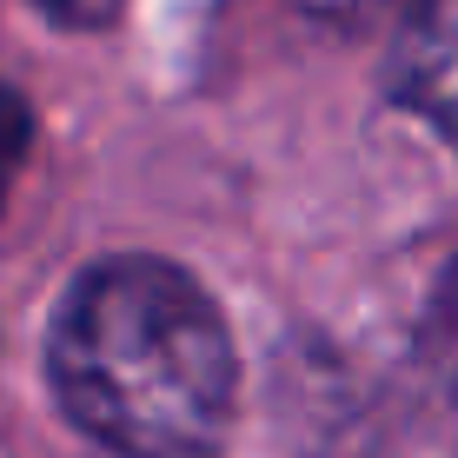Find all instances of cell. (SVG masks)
Masks as SVG:
<instances>
[{
	"label": "cell",
	"instance_id": "obj_1",
	"mask_svg": "<svg viewBox=\"0 0 458 458\" xmlns=\"http://www.w3.org/2000/svg\"><path fill=\"white\" fill-rule=\"evenodd\" d=\"M60 412L120 458H213L233 425L240 359L193 273L114 252L67 286L47 333Z\"/></svg>",
	"mask_w": 458,
	"mask_h": 458
},
{
	"label": "cell",
	"instance_id": "obj_2",
	"mask_svg": "<svg viewBox=\"0 0 458 458\" xmlns=\"http://www.w3.org/2000/svg\"><path fill=\"white\" fill-rule=\"evenodd\" d=\"M392 93L458 153V0H419L392 47Z\"/></svg>",
	"mask_w": 458,
	"mask_h": 458
},
{
	"label": "cell",
	"instance_id": "obj_3",
	"mask_svg": "<svg viewBox=\"0 0 458 458\" xmlns=\"http://www.w3.org/2000/svg\"><path fill=\"white\" fill-rule=\"evenodd\" d=\"M419 352H425V372H432L438 399H445V419L458 432V259L432 286V306H425V326H419Z\"/></svg>",
	"mask_w": 458,
	"mask_h": 458
},
{
	"label": "cell",
	"instance_id": "obj_4",
	"mask_svg": "<svg viewBox=\"0 0 458 458\" xmlns=\"http://www.w3.org/2000/svg\"><path fill=\"white\" fill-rule=\"evenodd\" d=\"M27 147H34V114H27V100L0 81V199H7V180L21 173Z\"/></svg>",
	"mask_w": 458,
	"mask_h": 458
},
{
	"label": "cell",
	"instance_id": "obj_5",
	"mask_svg": "<svg viewBox=\"0 0 458 458\" xmlns=\"http://www.w3.org/2000/svg\"><path fill=\"white\" fill-rule=\"evenodd\" d=\"M47 13H60L67 27H106L120 13V0H40Z\"/></svg>",
	"mask_w": 458,
	"mask_h": 458
}]
</instances>
